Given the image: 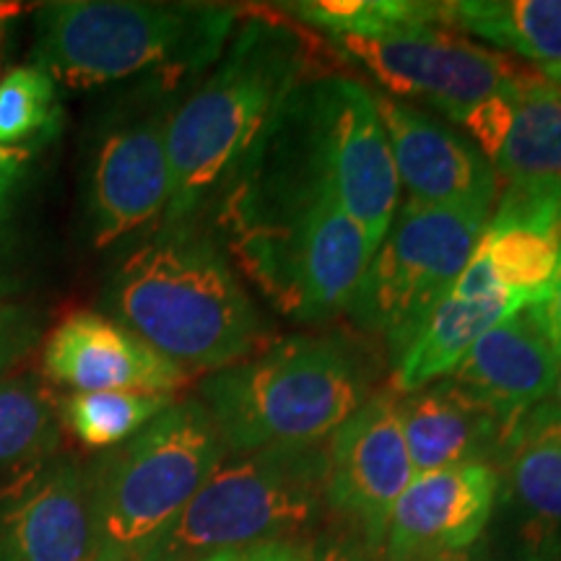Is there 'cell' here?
<instances>
[{"label": "cell", "instance_id": "30bf717a", "mask_svg": "<svg viewBox=\"0 0 561 561\" xmlns=\"http://www.w3.org/2000/svg\"><path fill=\"white\" fill-rule=\"evenodd\" d=\"M333 42L385 91L421 100L455 125L491 96L510 91L525 73L507 55L476 45L445 24L380 39Z\"/></svg>", "mask_w": 561, "mask_h": 561}, {"label": "cell", "instance_id": "d4e9b609", "mask_svg": "<svg viewBox=\"0 0 561 561\" xmlns=\"http://www.w3.org/2000/svg\"><path fill=\"white\" fill-rule=\"evenodd\" d=\"M491 276L502 289L528 301L543 299L561 261V240L553 231L520 221L491 219L481 237Z\"/></svg>", "mask_w": 561, "mask_h": 561}, {"label": "cell", "instance_id": "ac0fdd59", "mask_svg": "<svg viewBox=\"0 0 561 561\" xmlns=\"http://www.w3.org/2000/svg\"><path fill=\"white\" fill-rule=\"evenodd\" d=\"M398 416L416 476L473 462L500 468L510 442L500 413L453 377L398 396Z\"/></svg>", "mask_w": 561, "mask_h": 561}, {"label": "cell", "instance_id": "d590c367", "mask_svg": "<svg viewBox=\"0 0 561 561\" xmlns=\"http://www.w3.org/2000/svg\"><path fill=\"white\" fill-rule=\"evenodd\" d=\"M0 561H16V559L11 557L9 551H5V546H3V543H0Z\"/></svg>", "mask_w": 561, "mask_h": 561}, {"label": "cell", "instance_id": "f546056e", "mask_svg": "<svg viewBox=\"0 0 561 561\" xmlns=\"http://www.w3.org/2000/svg\"><path fill=\"white\" fill-rule=\"evenodd\" d=\"M314 546L312 541H271L252 546V549L237 551L234 561H314Z\"/></svg>", "mask_w": 561, "mask_h": 561}, {"label": "cell", "instance_id": "e0dca14e", "mask_svg": "<svg viewBox=\"0 0 561 561\" xmlns=\"http://www.w3.org/2000/svg\"><path fill=\"white\" fill-rule=\"evenodd\" d=\"M559 371L561 356L536 299L489 328L450 377L500 413L512 434L525 413L549 401Z\"/></svg>", "mask_w": 561, "mask_h": 561}, {"label": "cell", "instance_id": "4316f807", "mask_svg": "<svg viewBox=\"0 0 561 561\" xmlns=\"http://www.w3.org/2000/svg\"><path fill=\"white\" fill-rule=\"evenodd\" d=\"M62 128L58 83L37 66L11 68L0 79V146L39 149Z\"/></svg>", "mask_w": 561, "mask_h": 561}, {"label": "cell", "instance_id": "7a4b0ae2", "mask_svg": "<svg viewBox=\"0 0 561 561\" xmlns=\"http://www.w3.org/2000/svg\"><path fill=\"white\" fill-rule=\"evenodd\" d=\"M104 307L187 375L242 362L263 320L219 242L195 219L164 221L112 273Z\"/></svg>", "mask_w": 561, "mask_h": 561}, {"label": "cell", "instance_id": "484cf974", "mask_svg": "<svg viewBox=\"0 0 561 561\" xmlns=\"http://www.w3.org/2000/svg\"><path fill=\"white\" fill-rule=\"evenodd\" d=\"M174 403L167 392L100 390L73 392L60 401L62 426L91 450H110L136 437Z\"/></svg>", "mask_w": 561, "mask_h": 561}, {"label": "cell", "instance_id": "7402d4cb", "mask_svg": "<svg viewBox=\"0 0 561 561\" xmlns=\"http://www.w3.org/2000/svg\"><path fill=\"white\" fill-rule=\"evenodd\" d=\"M442 16L462 37L520 55L538 66L561 62V0H453Z\"/></svg>", "mask_w": 561, "mask_h": 561}, {"label": "cell", "instance_id": "9a60e30c", "mask_svg": "<svg viewBox=\"0 0 561 561\" xmlns=\"http://www.w3.org/2000/svg\"><path fill=\"white\" fill-rule=\"evenodd\" d=\"M42 369L55 385L76 392L133 390L172 396L191 380L123 322L79 310L62 318L42 346Z\"/></svg>", "mask_w": 561, "mask_h": 561}, {"label": "cell", "instance_id": "f1b7e54d", "mask_svg": "<svg viewBox=\"0 0 561 561\" xmlns=\"http://www.w3.org/2000/svg\"><path fill=\"white\" fill-rule=\"evenodd\" d=\"M34 153H37V149H30V146H16V149L0 146V224L9 219L21 185L30 174Z\"/></svg>", "mask_w": 561, "mask_h": 561}, {"label": "cell", "instance_id": "44dd1931", "mask_svg": "<svg viewBox=\"0 0 561 561\" xmlns=\"http://www.w3.org/2000/svg\"><path fill=\"white\" fill-rule=\"evenodd\" d=\"M491 167L504 185L561 187V87L538 70L517 81L515 115Z\"/></svg>", "mask_w": 561, "mask_h": 561}, {"label": "cell", "instance_id": "8992f818", "mask_svg": "<svg viewBox=\"0 0 561 561\" xmlns=\"http://www.w3.org/2000/svg\"><path fill=\"white\" fill-rule=\"evenodd\" d=\"M227 447L201 398L87 466L94 561H144L219 466Z\"/></svg>", "mask_w": 561, "mask_h": 561}, {"label": "cell", "instance_id": "5bb4252c", "mask_svg": "<svg viewBox=\"0 0 561 561\" xmlns=\"http://www.w3.org/2000/svg\"><path fill=\"white\" fill-rule=\"evenodd\" d=\"M388 133L398 182L421 206H481L494 210L500 180L486 157L437 117L396 96L375 94Z\"/></svg>", "mask_w": 561, "mask_h": 561}, {"label": "cell", "instance_id": "277c9868", "mask_svg": "<svg viewBox=\"0 0 561 561\" xmlns=\"http://www.w3.org/2000/svg\"><path fill=\"white\" fill-rule=\"evenodd\" d=\"M377 364L351 333H299L201 382L227 453L328 442L375 392Z\"/></svg>", "mask_w": 561, "mask_h": 561}, {"label": "cell", "instance_id": "6da1fadb", "mask_svg": "<svg viewBox=\"0 0 561 561\" xmlns=\"http://www.w3.org/2000/svg\"><path fill=\"white\" fill-rule=\"evenodd\" d=\"M333 201L382 242L401 201L375 94L351 76H307L280 102L224 185V221L237 224Z\"/></svg>", "mask_w": 561, "mask_h": 561}, {"label": "cell", "instance_id": "9c48e42d", "mask_svg": "<svg viewBox=\"0 0 561 561\" xmlns=\"http://www.w3.org/2000/svg\"><path fill=\"white\" fill-rule=\"evenodd\" d=\"M227 231L244 276L284 318L305 325L348 314L375 255L364 229L333 201L227 224Z\"/></svg>", "mask_w": 561, "mask_h": 561}, {"label": "cell", "instance_id": "8d00e7d4", "mask_svg": "<svg viewBox=\"0 0 561 561\" xmlns=\"http://www.w3.org/2000/svg\"><path fill=\"white\" fill-rule=\"evenodd\" d=\"M206 561H234V553H221V557H214V559H206Z\"/></svg>", "mask_w": 561, "mask_h": 561}, {"label": "cell", "instance_id": "5b68a950", "mask_svg": "<svg viewBox=\"0 0 561 561\" xmlns=\"http://www.w3.org/2000/svg\"><path fill=\"white\" fill-rule=\"evenodd\" d=\"M240 11L214 3L62 0L34 16L32 66L70 89L102 87L138 73L167 81L216 66Z\"/></svg>", "mask_w": 561, "mask_h": 561}, {"label": "cell", "instance_id": "3957f363", "mask_svg": "<svg viewBox=\"0 0 561 561\" xmlns=\"http://www.w3.org/2000/svg\"><path fill=\"white\" fill-rule=\"evenodd\" d=\"M310 42L276 13H248L214 73L172 110L167 128L172 191L164 221L195 219L224 191L280 102L307 79Z\"/></svg>", "mask_w": 561, "mask_h": 561}, {"label": "cell", "instance_id": "7c38bea8", "mask_svg": "<svg viewBox=\"0 0 561 561\" xmlns=\"http://www.w3.org/2000/svg\"><path fill=\"white\" fill-rule=\"evenodd\" d=\"M172 110L146 104L112 123L91 161L89 219L91 240L107 248L146 227L167 210L172 191L167 128Z\"/></svg>", "mask_w": 561, "mask_h": 561}, {"label": "cell", "instance_id": "2e32d148", "mask_svg": "<svg viewBox=\"0 0 561 561\" xmlns=\"http://www.w3.org/2000/svg\"><path fill=\"white\" fill-rule=\"evenodd\" d=\"M500 489V468L486 462L413 476L392 510L385 559L421 561L466 553L486 530Z\"/></svg>", "mask_w": 561, "mask_h": 561}, {"label": "cell", "instance_id": "d6986e66", "mask_svg": "<svg viewBox=\"0 0 561 561\" xmlns=\"http://www.w3.org/2000/svg\"><path fill=\"white\" fill-rule=\"evenodd\" d=\"M525 301L528 299L520 294H512L496 284L479 242L471 263L455 280L453 291L432 312L430 322L405 351L403 359L392 367L390 390L409 396L450 377L473 343L496 322L520 310Z\"/></svg>", "mask_w": 561, "mask_h": 561}, {"label": "cell", "instance_id": "ffe728a7", "mask_svg": "<svg viewBox=\"0 0 561 561\" xmlns=\"http://www.w3.org/2000/svg\"><path fill=\"white\" fill-rule=\"evenodd\" d=\"M500 468L504 471V496L520 523L528 559L551 561L559 557L561 416L549 403L543 401L525 413L510 434Z\"/></svg>", "mask_w": 561, "mask_h": 561}, {"label": "cell", "instance_id": "8fae6325", "mask_svg": "<svg viewBox=\"0 0 561 561\" xmlns=\"http://www.w3.org/2000/svg\"><path fill=\"white\" fill-rule=\"evenodd\" d=\"M398 392L375 390L325 442L328 512L369 549L388 538L398 500L413 481Z\"/></svg>", "mask_w": 561, "mask_h": 561}, {"label": "cell", "instance_id": "52a82bcc", "mask_svg": "<svg viewBox=\"0 0 561 561\" xmlns=\"http://www.w3.org/2000/svg\"><path fill=\"white\" fill-rule=\"evenodd\" d=\"M325 512V442L227 453L144 561H206L301 541Z\"/></svg>", "mask_w": 561, "mask_h": 561}, {"label": "cell", "instance_id": "4dcf8cb0", "mask_svg": "<svg viewBox=\"0 0 561 561\" xmlns=\"http://www.w3.org/2000/svg\"><path fill=\"white\" fill-rule=\"evenodd\" d=\"M377 553L380 551L369 549L356 536H343L339 541L322 546L320 551L314 549V561H377Z\"/></svg>", "mask_w": 561, "mask_h": 561}, {"label": "cell", "instance_id": "603a6c76", "mask_svg": "<svg viewBox=\"0 0 561 561\" xmlns=\"http://www.w3.org/2000/svg\"><path fill=\"white\" fill-rule=\"evenodd\" d=\"M60 401L37 375L0 380V481L60 453Z\"/></svg>", "mask_w": 561, "mask_h": 561}, {"label": "cell", "instance_id": "ba28073f", "mask_svg": "<svg viewBox=\"0 0 561 561\" xmlns=\"http://www.w3.org/2000/svg\"><path fill=\"white\" fill-rule=\"evenodd\" d=\"M491 208L421 206L405 201L362 273L348 314L382 339L396 367L453 291L486 231Z\"/></svg>", "mask_w": 561, "mask_h": 561}, {"label": "cell", "instance_id": "e575fe53", "mask_svg": "<svg viewBox=\"0 0 561 561\" xmlns=\"http://www.w3.org/2000/svg\"><path fill=\"white\" fill-rule=\"evenodd\" d=\"M421 561H473L471 553H445V557H432V559H421Z\"/></svg>", "mask_w": 561, "mask_h": 561}, {"label": "cell", "instance_id": "836d02e7", "mask_svg": "<svg viewBox=\"0 0 561 561\" xmlns=\"http://www.w3.org/2000/svg\"><path fill=\"white\" fill-rule=\"evenodd\" d=\"M546 403H549V405H551V409H553V411H557V413H559V416H561V371H559V380H557V388H553V392H551V398H549V401H546Z\"/></svg>", "mask_w": 561, "mask_h": 561}, {"label": "cell", "instance_id": "83f0119b", "mask_svg": "<svg viewBox=\"0 0 561 561\" xmlns=\"http://www.w3.org/2000/svg\"><path fill=\"white\" fill-rule=\"evenodd\" d=\"M42 320L34 307L0 297V380L39 346L45 331Z\"/></svg>", "mask_w": 561, "mask_h": 561}, {"label": "cell", "instance_id": "4fadbf2b", "mask_svg": "<svg viewBox=\"0 0 561 561\" xmlns=\"http://www.w3.org/2000/svg\"><path fill=\"white\" fill-rule=\"evenodd\" d=\"M0 543L16 561H94L89 473L76 455L0 481Z\"/></svg>", "mask_w": 561, "mask_h": 561}, {"label": "cell", "instance_id": "1f68e13d", "mask_svg": "<svg viewBox=\"0 0 561 561\" xmlns=\"http://www.w3.org/2000/svg\"><path fill=\"white\" fill-rule=\"evenodd\" d=\"M541 305H543L546 322H549V333L553 339V346H557L559 356H561V261H559L557 276H553V280H551V289L541 299Z\"/></svg>", "mask_w": 561, "mask_h": 561}, {"label": "cell", "instance_id": "d6a6232c", "mask_svg": "<svg viewBox=\"0 0 561 561\" xmlns=\"http://www.w3.org/2000/svg\"><path fill=\"white\" fill-rule=\"evenodd\" d=\"M538 73H541L546 81H551V83H557V87H561V62H551V66H538Z\"/></svg>", "mask_w": 561, "mask_h": 561}, {"label": "cell", "instance_id": "cb8c5ba5", "mask_svg": "<svg viewBox=\"0 0 561 561\" xmlns=\"http://www.w3.org/2000/svg\"><path fill=\"white\" fill-rule=\"evenodd\" d=\"M278 9L331 39H380L445 24L442 3L426 0H299Z\"/></svg>", "mask_w": 561, "mask_h": 561}]
</instances>
